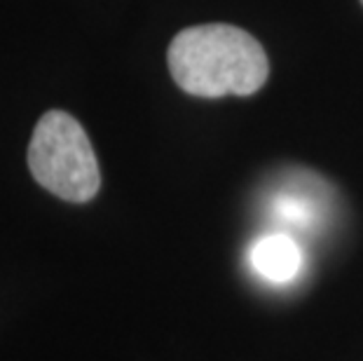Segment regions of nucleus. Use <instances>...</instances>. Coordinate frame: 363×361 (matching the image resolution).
<instances>
[{"label":"nucleus","mask_w":363,"mask_h":361,"mask_svg":"<svg viewBox=\"0 0 363 361\" xmlns=\"http://www.w3.org/2000/svg\"><path fill=\"white\" fill-rule=\"evenodd\" d=\"M169 71L192 96H249L265 84L269 61L262 45L230 24H204L181 30L169 45Z\"/></svg>","instance_id":"obj_1"},{"label":"nucleus","mask_w":363,"mask_h":361,"mask_svg":"<svg viewBox=\"0 0 363 361\" xmlns=\"http://www.w3.org/2000/svg\"><path fill=\"white\" fill-rule=\"evenodd\" d=\"M28 167L45 190L66 202H89L101 186L87 132L64 111H50L38 120L28 143Z\"/></svg>","instance_id":"obj_2"},{"label":"nucleus","mask_w":363,"mask_h":361,"mask_svg":"<svg viewBox=\"0 0 363 361\" xmlns=\"http://www.w3.org/2000/svg\"><path fill=\"white\" fill-rule=\"evenodd\" d=\"M249 258L253 270L274 284L291 282L303 265V251L289 233H272L260 237L253 244Z\"/></svg>","instance_id":"obj_3"},{"label":"nucleus","mask_w":363,"mask_h":361,"mask_svg":"<svg viewBox=\"0 0 363 361\" xmlns=\"http://www.w3.org/2000/svg\"><path fill=\"white\" fill-rule=\"evenodd\" d=\"M272 209L284 226L303 230L314 223L316 213H319V202H316V197L312 193L305 197L298 195L296 190H284V193L274 197Z\"/></svg>","instance_id":"obj_4"},{"label":"nucleus","mask_w":363,"mask_h":361,"mask_svg":"<svg viewBox=\"0 0 363 361\" xmlns=\"http://www.w3.org/2000/svg\"><path fill=\"white\" fill-rule=\"evenodd\" d=\"M361 3H363V0H361Z\"/></svg>","instance_id":"obj_5"}]
</instances>
